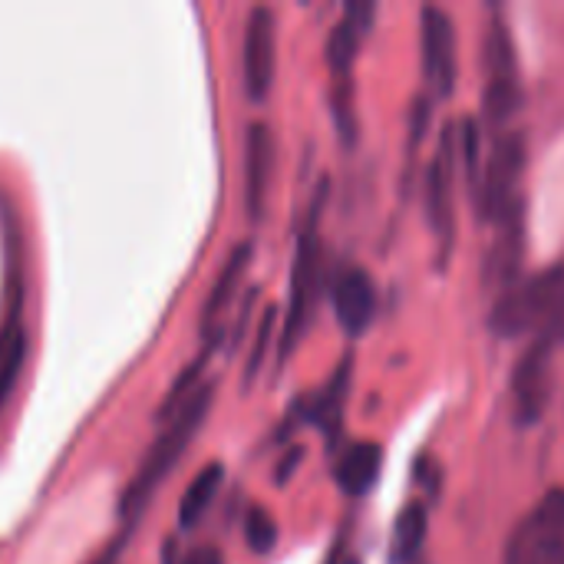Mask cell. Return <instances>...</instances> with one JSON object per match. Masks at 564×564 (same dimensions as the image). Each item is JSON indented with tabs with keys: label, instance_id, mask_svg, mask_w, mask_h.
<instances>
[{
	"label": "cell",
	"instance_id": "cb8c5ba5",
	"mask_svg": "<svg viewBox=\"0 0 564 564\" xmlns=\"http://www.w3.org/2000/svg\"><path fill=\"white\" fill-rule=\"evenodd\" d=\"M506 564H564V539L539 542V545H532L529 552L506 558Z\"/></svg>",
	"mask_w": 564,
	"mask_h": 564
},
{
	"label": "cell",
	"instance_id": "277c9868",
	"mask_svg": "<svg viewBox=\"0 0 564 564\" xmlns=\"http://www.w3.org/2000/svg\"><path fill=\"white\" fill-rule=\"evenodd\" d=\"M278 33H274V13L268 7H254L245 23V93L251 102H264L274 83V66H278Z\"/></svg>",
	"mask_w": 564,
	"mask_h": 564
},
{
	"label": "cell",
	"instance_id": "d6986e66",
	"mask_svg": "<svg viewBox=\"0 0 564 564\" xmlns=\"http://www.w3.org/2000/svg\"><path fill=\"white\" fill-rule=\"evenodd\" d=\"M486 63H489V76H506L516 73V43L506 30V23L496 17L489 26V40H486Z\"/></svg>",
	"mask_w": 564,
	"mask_h": 564
},
{
	"label": "cell",
	"instance_id": "30bf717a",
	"mask_svg": "<svg viewBox=\"0 0 564 564\" xmlns=\"http://www.w3.org/2000/svg\"><path fill=\"white\" fill-rule=\"evenodd\" d=\"M334 311L347 334H364L377 317V284L364 268H347L334 284Z\"/></svg>",
	"mask_w": 564,
	"mask_h": 564
},
{
	"label": "cell",
	"instance_id": "8fae6325",
	"mask_svg": "<svg viewBox=\"0 0 564 564\" xmlns=\"http://www.w3.org/2000/svg\"><path fill=\"white\" fill-rule=\"evenodd\" d=\"M426 205H430V221L440 231L443 241L453 235V126L443 135V149L436 162L430 165L426 175Z\"/></svg>",
	"mask_w": 564,
	"mask_h": 564
},
{
	"label": "cell",
	"instance_id": "7402d4cb",
	"mask_svg": "<svg viewBox=\"0 0 564 564\" xmlns=\"http://www.w3.org/2000/svg\"><path fill=\"white\" fill-rule=\"evenodd\" d=\"M334 116L340 126L344 142L357 139V116H354V89L347 76H337V89H334Z\"/></svg>",
	"mask_w": 564,
	"mask_h": 564
},
{
	"label": "cell",
	"instance_id": "8992f818",
	"mask_svg": "<svg viewBox=\"0 0 564 564\" xmlns=\"http://www.w3.org/2000/svg\"><path fill=\"white\" fill-rule=\"evenodd\" d=\"M321 251H317V235L314 228H307L297 241V258H294V274H291V304H288V321H284V334H281V360L294 350L297 337L307 327V317L314 311V297H317V264Z\"/></svg>",
	"mask_w": 564,
	"mask_h": 564
},
{
	"label": "cell",
	"instance_id": "7c38bea8",
	"mask_svg": "<svg viewBox=\"0 0 564 564\" xmlns=\"http://www.w3.org/2000/svg\"><path fill=\"white\" fill-rule=\"evenodd\" d=\"M251 254H254L251 241H241V245L228 254V261L221 264V274L215 278V284H212V291H208V301H205V307H202V327H205V330L215 327L218 317L225 314V307L231 304V297H235V291H238V284H241V278H245V271H248V264H251Z\"/></svg>",
	"mask_w": 564,
	"mask_h": 564
},
{
	"label": "cell",
	"instance_id": "5b68a950",
	"mask_svg": "<svg viewBox=\"0 0 564 564\" xmlns=\"http://www.w3.org/2000/svg\"><path fill=\"white\" fill-rule=\"evenodd\" d=\"M525 254V202L516 198L499 218H496V238L482 261V278L492 291H506L516 284L519 264Z\"/></svg>",
	"mask_w": 564,
	"mask_h": 564
},
{
	"label": "cell",
	"instance_id": "ffe728a7",
	"mask_svg": "<svg viewBox=\"0 0 564 564\" xmlns=\"http://www.w3.org/2000/svg\"><path fill=\"white\" fill-rule=\"evenodd\" d=\"M347 380H350V370H347V364L337 370V377L330 380V387L324 390V397L314 403V420L324 426V430H337V423H340V410H344V397H347Z\"/></svg>",
	"mask_w": 564,
	"mask_h": 564
},
{
	"label": "cell",
	"instance_id": "2e32d148",
	"mask_svg": "<svg viewBox=\"0 0 564 564\" xmlns=\"http://www.w3.org/2000/svg\"><path fill=\"white\" fill-rule=\"evenodd\" d=\"M522 106V86H519V76L516 73H506V76H489L486 89H482V112L492 126L512 119Z\"/></svg>",
	"mask_w": 564,
	"mask_h": 564
},
{
	"label": "cell",
	"instance_id": "ac0fdd59",
	"mask_svg": "<svg viewBox=\"0 0 564 564\" xmlns=\"http://www.w3.org/2000/svg\"><path fill=\"white\" fill-rule=\"evenodd\" d=\"M360 26L350 20V17H344L334 30H330V36H327V63H330V69L337 73V76H347L350 73V66H354V59H357V50H360Z\"/></svg>",
	"mask_w": 564,
	"mask_h": 564
},
{
	"label": "cell",
	"instance_id": "3957f363",
	"mask_svg": "<svg viewBox=\"0 0 564 564\" xmlns=\"http://www.w3.org/2000/svg\"><path fill=\"white\" fill-rule=\"evenodd\" d=\"M525 169V139L519 132H506L502 139H496L489 159H486V172L476 182V208L482 218L496 221L519 195V175Z\"/></svg>",
	"mask_w": 564,
	"mask_h": 564
},
{
	"label": "cell",
	"instance_id": "484cf974",
	"mask_svg": "<svg viewBox=\"0 0 564 564\" xmlns=\"http://www.w3.org/2000/svg\"><path fill=\"white\" fill-rule=\"evenodd\" d=\"M182 564H225L221 562V552L218 549H195L192 555H185Z\"/></svg>",
	"mask_w": 564,
	"mask_h": 564
},
{
	"label": "cell",
	"instance_id": "603a6c76",
	"mask_svg": "<svg viewBox=\"0 0 564 564\" xmlns=\"http://www.w3.org/2000/svg\"><path fill=\"white\" fill-rule=\"evenodd\" d=\"M274 317H278L274 307H268L264 317H261V327H258V337H254V350H251L248 367H245V383H251V380L258 377V370H261V360H264L268 344H271V334H274Z\"/></svg>",
	"mask_w": 564,
	"mask_h": 564
},
{
	"label": "cell",
	"instance_id": "9a60e30c",
	"mask_svg": "<svg viewBox=\"0 0 564 564\" xmlns=\"http://www.w3.org/2000/svg\"><path fill=\"white\" fill-rule=\"evenodd\" d=\"M426 529H430V516L423 502H410L393 525V539H390V558L397 564L413 562L426 542Z\"/></svg>",
	"mask_w": 564,
	"mask_h": 564
},
{
	"label": "cell",
	"instance_id": "ba28073f",
	"mask_svg": "<svg viewBox=\"0 0 564 564\" xmlns=\"http://www.w3.org/2000/svg\"><path fill=\"white\" fill-rule=\"evenodd\" d=\"M423 73L440 96L453 93L456 83V30L446 10L423 7Z\"/></svg>",
	"mask_w": 564,
	"mask_h": 564
},
{
	"label": "cell",
	"instance_id": "9c48e42d",
	"mask_svg": "<svg viewBox=\"0 0 564 564\" xmlns=\"http://www.w3.org/2000/svg\"><path fill=\"white\" fill-rule=\"evenodd\" d=\"M271 175H274V135L264 122H251L245 135V208L251 221L264 215Z\"/></svg>",
	"mask_w": 564,
	"mask_h": 564
},
{
	"label": "cell",
	"instance_id": "d4e9b609",
	"mask_svg": "<svg viewBox=\"0 0 564 564\" xmlns=\"http://www.w3.org/2000/svg\"><path fill=\"white\" fill-rule=\"evenodd\" d=\"M459 135H463V159H466V172H469V182L476 185V172H479V126H476V119H466Z\"/></svg>",
	"mask_w": 564,
	"mask_h": 564
},
{
	"label": "cell",
	"instance_id": "5bb4252c",
	"mask_svg": "<svg viewBox=\"0 0 564 564\" xmlns=\"http://www.w3.org/2000/svg\"><path fill=\"white\" fill-rule=\"evenodd\" d=\"M221 482H225V466L221 463L205 466L188 482V489L182 492V502H178V529H195L208 516V509L215 506V499L221 492Z\"/></svg>",
	"mask_w": 564,
	"mask_h": 564
},
{
	"label": "cell",
	"instance_id": "52a82bcc",
	"mask_svg": "<svg viewBox=\"0 0 564 564\" xmlns=\"http://www.w3.org/2000/svg\"><path fill=\"white\" fill-rule=\"evenodd\" d=\"M555 337L542 334L539 344L519 360V370L512 377V390H516V420L519 426H532L542 420L549 397H552V350H555Z\"/></svg>",
	"mask_w": 564,
	"mask_h": 564
},
{
	"label": "cell",
	"instance_id": "4fadbf2b",
	"mask_svg": "<svg viewBox=\"0 0 564 564\" xmlns=\"http://www.w3.org/2000/svg\"><path fill=\"white\" fill-rule=\"evenodd\" d=\"M383 466V449L377 443H354L337 463V482L347 496H367Z\"/></svg>",
	"mask_w": 564,
	"mask_h": 564
},
{
	"label": "cell",
	"instance_id": "44dd1931",
	"mask_svg": "<svg viewBox=\"0 0 564 564\" xmlns=\"http://www.w3.org/2000/svg\"><path fill=\"white\" fill-rule=\"evenodd\" d=\"M245 542L254 555H268L278 545V525L264 506H251L245 516Z\"/></svg>",
	"mask_w": 564,
	"mask_h": 564
},
{
	"label": "cell",
	"instance_id": "6da1fadb",
	"mask_svg": "<svg viewBox=\"0 0 564 564\" xmlns=\"http://www.w3.org/2000/svg\"><path fill=\"white\" fill-rule=\"evenodd\" d=\"M212 397H215V383H202V390L162 426V436L152 443V449L145 453V459L139 463L135 476L129 479L119 512L126 519H135L145 512V506L152 502V496L162 489V482L172 476V469L178 466V459L185 456L188 443L198 436V430L205 426V416L212 410Z\"/></svg>",
	"mask_w": 564,
	"mask_h": 564
},
{
	"label": "cell",
	"instance_id": "e0dca14e",
	"mask_svg": "<svg viewBox=\"0 0 564 564\" xmlns=\"http://www.w3.org/2000/svg\"><path fill=\"white\" fill-rule=\"evenodd\" d=\"M23 360H26V337L17 324H7V330L0 334V413L10 400V393L17 390Z\"/></svg>",
	"mask_w": 564,
	"mask_h": 564
},
{
	"label": "cell",
	"instance_id": "7a4b0ae2",
	"mask_svg": "<svg viewBox=\"0 0 564 564\" xmlns=\"http://www.w3.org/2000/svg\"><path fill=\"white\" fill-rule=\"evenodd\" d=\"M564 297V264H552L512 288H506L489 314V327L499 337H522L539 324H549Z\"/></svg>",
	"mask_w": 564,
	"mask_h": 564
}]
</instances>
